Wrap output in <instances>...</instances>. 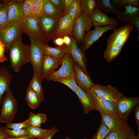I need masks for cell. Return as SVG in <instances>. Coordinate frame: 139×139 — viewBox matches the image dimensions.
<instances>
[{
	"instance_id": "6da1fadb",
	"label": "cell",
	"mask_w": 139,
	"mask_h": 139,
	"mask_svg": "<svg viewBox=\"0 0 139 139\" xmlns=\"http://www.w3.org/2000/svg\"><path fill=\"white\" fill-rule=\"evenodd\" d=\"M21 36L14 41L9 50L10 66L16 72H19L23 65L31 61L30 46L23 43Z\"/></svg>"
},
{
	"instance_id": "7a4b0ae2",
	"label": "cell",
	"mask_w": 139,
	"mask_h": 139,
	"mask_svg": "<svg viewBox=\"0 0 139 139\" xmlns=\"http://www.w3.org/2000/svg\"><path fill=\"white\" fill-rule=\"evenodd\" d=\"M5 94L0 104L1 111L0 122L6 124L13 120L17 111L18 103L10 89L6 91Z\"/></svg>"
},
{
	"instance_id": "3957f363",
	"label": "cell",
	"mask_w": 139,
	"mask_h": 139,
	"mask_svg": "<svg viewBox=\"0 0 139 139\" xmlns=\"http://www.w3.org/2000/svg\"><path fill=\"white\" fill-rule=\"evenodd\" d=\"M19 25L23 32L26 33L29 38L42 43L47 41L46 38L40 28L35 18L31 16L22 19Z\"/></svg>"
},
{
	"instance_id": "277c9868",
	"label": "cell",
	"mask_w": 139,
	"mask_h": 139,
	"mask_svg": "<svg viewBox=\"0 0 139 139\" xmlns=\"http://www.w3.org/2000/svg\"><path fill=\"white\" fill-rule=\"evenodd\" d=\"M74 61L71 55L66 53L62 58L61 66L58 70L55 71L46 78L48 81H55L61 78L74 77L73 70Z\"/></svg>"
},
{
	"instance_id": "5b68a950",
	"label": "cell",
	"mask_w": 139,
	"mask_h": 139,
	"mask_svg": "<svg viewBox=\"0 0 139 139\" xmlns=\"http://www.w3.org/2000/svg\"><path fill=\"white\" fill-rule=\"evenodd\" d=\"M139 102V97H129L124 95L117 102L116 109L117 115L128 124L129 115Z\"/></svg>"
},
{
	"instance_id": "8992f818",
	"label": "cell",
	"mask_w": 139,
	"mask_h": 139,
	"mask_svg": "<svg viewBox=\"0 0 139 139\" xmlns=\"http://www.w3.org/2000/svg\"><path fill=\"white\" fill-rule=\"evenodd\" d=\"M30 39L31 43L30 46V62L32 66L33 74L38 76L41 80V65L44 55L42 46V44L43 43L36 40L31 38H30Z\"/></svg>"
},
{
	"instance_id": "52a82bcc",
	"label": "cell",
	"mask_w": 139,
	"mask_h": 139,
	"mask_svg": "<svg viewBox=\"0 0 139 139\" xmlns=\"http://www.w3.org/2000/svg\"><path fill=\"white\" fill-rule=\"evenodd\" d=\"M23 32L19 24H14L0 30V41L5 46V51L9 50L13 43Z\"/></svg>"
},
{
	"instance_id": "ba28073f",
	"label": "cell",
	"mask_w": 139,
	"mask_h": 139,
	"mask_svg": "<svg viewBox=\"0 0 139 139\" xmlns=\"http://www.w3.org/2000/svg\"><path fill=\"white\" fill-rule=\"evenodd\" d=\"M133 28V25L127 24L114 30L108 39L107 46H114L122 48Z\"/></svg>"
},
{
	"instance_id": "9c48e42d",
	"label": "cell",
	"mask_w": 139,
	"mask_h": 139,
	"mask_svg": "<svg viewBox=\"0 0 139 139\" xmlns=\"http://www.w3.org/2000/svg\"><path fill=\"white\" fill-rule=\"evenodd\" d=\"M93 25L90 17L85 11H82L81 14L76 20L73 34L76 40L83 41L85 36V32L90 30Z\"/></svg>"
},
{
	"instance_id": "30bf717a",
	"label": "cell",
	"mask_w": 139,
	"mask_h": 139,
	"mask_svg": "<svg viewBox=\"0 0 139 139\" xmlns=\"http://www.w3.org/2000/svg\"><path fill=\"white\" fill-rule=\"evenodd\" d=\"M91 90L99 98L110 101L116 105L117 100L124 95L116 88L110 85L103 86L95 84Z\"/></svg>"
},
{
	"instance_id": "8fae6325",
	"label": "cell",
	"mask_w": 139,
	"mask_h": 139,
	"mask_svg": "<svg viewBox=\"0 0 139 139\" xmlns=\"http://www.w3.org/2000/svg\"><path fill=\"white\" fill-rule=\"evenodd\" d=\"M75 23L67 13L64 15L59 20L57 28L48 41L66 35L72 36Z\"/></svg>"
},
{
	"instance_id": "7c38bea8",
	"label": "cell",
	"mask_w": 139,
	"mask_h": 139,
	"mask_svg": "<svg viewBox=\"0 0 139 139\" xmlns=\"http://www.w3.org/2000/svg\"><path fill=\"white\" fill-rule=\"evenodd\" d=\"M72 41L70 44L64 47L66 53H69L74 61L81 67L86 74H88L87 71L86 58L84 53L80 49L78 46L75 38L71 36Z\"/></svg>"
},
{
	"instance_id": "4fadbf2b",
	"label": "cell",
	"mask_w": 139,
	"mask_h": 139,
	"mask_svg": "<svg viewBox=\"0 0 139 139\" xmlns=\"http://www.w3.org/2000/svg\"><path fill=\"white\" fill-rule=\"evenodd\" d=\"M117 27L110 25L105 26L96 27L94 29L87 31L83 40L82 49L84 51L88 49L106 31L110 30H115Z\"/></svg>"
},
{
	"instance_id": "5bb4252c",
	"label": "cell",
	"mask_w": 139,
	"mask_h": 139,
	"mask_svg": "<svg viewBox=\"0 0 139 139\" xmlns=\"http://www.w3.org/2000/svg\"><path fill=\"white\" fill-rule=\"evenodd\" d=\"M24 1H10L7 11V26L14 24H19L23 19L22 8Z\"/></svg>"
},
{
	"instance_id": "9a60e30c",
	"label": "cell",
	"mask_w": 139,
	"mask_h": 139,
	"mask_svg": "<svg viewBox=\"0 0 139 139\" xmlns=\"http://www.w3.org/2000/svg\"><path fill=\"white\" fill-rule=\"evenodd\" d=\"M73 70L74 77L77 85L89 93L91 88L95 84L92 82L88 74L85 73L79 65L74 61Z\"/></svg>"
},
{
	"instance_id": "2e32d148",
	"label": "cell",
	"mask_w": 139,
	"mask_h": 139,
	"mask_svg": "<svg viewBox=\"0 0 139 139\" xmlns=\"http://www.w3.org/2000/svg\"><path fill=\"white\" fill-rule=\"evenodd\" d=\"M104 124L108 128L109 133L117 129L129 127L119 117L117 114L100 113Z\"/></svg>"
},
{
	"instance_id": "e0dca14e",
	"label": "cell",
	"mask_w": 139,
	"mask_h": 139,
	"mask_svg": "<svg viewBox=\"0 0 139 139\" xmlns=\"http://www.w3.org/2000/svg\"><path fill=\"white\" fill-rule=\"evenodd\" d=\"M62 59H57L50 56L44 55L41 68V80H43L55 71L61 64Z\"/></svg>"
},
{
	"instance_id": "ac0fdd59",
	"label": "cell",
	"mask_w": 139,
	"mask_h": 139,
	"mask_svg": "<svg viewBox=\"0 0 139 139\" xmlns=\"http://www.w3.org/2000/svg\"><path fill=\"white\" fill-rule=\"evenodd\" d=\"M93 25L95 27L113 25L118 26V20L114 18H110L102 13L96 6L91 17Z\"/></svg>"
},
{
	"instance_id": "d6986e66",
	"label": "cell",
	"mask_w": 139,
	"mask_h": 139,
	"mask_svg": "<svg viewBox=\"0 0 139 139\" xmlns=\"http://www.w3.org/2000/svg\"><path fill=\"white\" fill-rule=\"evenodd\" d=\"M38 23L48 40L57 28L59 20L55 18L44 16H40L37 19Z\"/></svg>"
},
{
	"instance_id": "ffe728a7",
	"label": "cell",
	"mask_w": 139,
	"mask_h": 139,
	"mask_svg": "<svg viewBox=\"0 0 139 139\" xmlns=\"http://www.w3.org/2000/svg\"><path fill=\"white\" fill-rule=\"evenodd\" d=\"M89 93L92 98L96 110L100 113L116 114L115 104L110 101L99 98L91 90Z\"/></svg>"
},
{
	"instance_id": "44dd1931",
	"label": "cell",
	"mask_w": 139,
	"mask_h": 139,
	"mask_svg": "<svg viewBox=\"0 0 139 139\" xmlns=\"http://www.w3.org/2000/svg\"><path fill=\"white\" fill-rule=\"evenodd\" d=\"M124 12L119 10L115 14L118 20L124 23H128L133 25L135 22L134 18L138 16V6H134L130 5L125 6Z\"/></svg>"
},
{
	"instance_id": "7402d4cb",
	"label": "cell",
	"mask_w": 139,
	"mask_h": 139,
	"mask_svg": "<svg viewBox=\"0 0 139 139\" xmlns=\"http://www.w3.org/2000/svg\"><path fill=\"white\" fill-rule=\"evenodd\" d=\"M75 93L82 104L83 111L85 114H89L90 111L96 110L90 94L78 85Z\"/></svg>"
},
{
	"instance_id": "603a6c76",
	"label": "cell",
	"mask_w": 139,
	"mask_h": 139,
	"mask_svg": "<svg viewBox=\"0 0 139 139\" xmlns=\"http://www.w3.org/2000/svg\"><path fill=\"white\" fill-rule=\"evenodd\" d=\"M12 79V75L6 68L0 67V105L3 95L9 89Z\"/></svg>"
},
{
	"instance_id": "cb8c5ba5",
	"label": "cell",
	"mask_w": 139,
	"mask_h": 139,
	"mask_svg": "<svg viewBox=\"0 0 139 139\" xmlns=\"http://www.w3.org/2000/svg\"><path fill=\"white\" fill-rule=\"evenodd\" d=\"M64 15L55 8L50 0H46L43 5L41 16L52 17L59 20Z\"/></svg>"
},
{
	"instance_id": "d4e9b609",
	"label": "cell",
	"mask_w": 139,
	"mask_h": 139,
	"mask_svg": "<svg viewBox=\"0 0 139 139\" xmlns=\"http://www.w3.org/2000/svg\"><path fill=\"white\" fill-rule=\"evenodd\" d=\"M134 134V130L129 126L111 131L105 139H127L130 136Z\"/></svg>"
},
{
	"instance_id": "484cf974",
	"label": "cell",
	"mask_w": 139,
	"mask_h": 139,
	"mask_svg": "<svg viewBox=\"0 0 139 139\" xmlns=\"http://www.w3.org/2000/svg\"><path fill=\"white\" fill-rule=\"evenodd\" d=\"M44 54L57 59H61L66 53L64 45L56 47H51L45 42L42 43Z\"/></svg>"
},
{
	"instance_id": "4316f807",
	"label": "cell",
	"mask_w": 139,
	"mask_h": 139,
	"mask_svg": "<svg viewBox=\"0 0 139 139\" xmlns=\"http://www.w3.org/2000/svg\"><path fill=\"white\" fill-rule=\"evenodd\" d=\"M40 79L37 75L33 74V76L28 86L37 94L41 102L44 100V91Z\"/></svg>"
},
{
	"instance_id": "83f0119b",
	"label": "cell",
	"mask_w": 139,
	"mask_h": 139,
	"mask_svg": "<svg viewBox=\"0 0 139 139\" xmlns=\"http://www.w3.org/2000/svg\"><path fill=\"white\" fill-rule=\"evenodd\" d=\"M25 100L29 106L33 109L38 107L41 102L38 95L28 86L26 90Z\"/></svg>"
},
{
	"instance_id": "f1b7e54d",
	"label": "cell",
	"mask_w": 139,
	"mask_h": 139,
	"mask_svg": "<svg viewBox=\"0 0 139 139\" xmlns=\"http://www.w3.org/2000/svg\"><path fill=\"white\" fill-rule=\"evenodd\" d=\"M97 6L102 13L106 15L111 13L116 14L119 10L116 8L110 0H96Z\"/></svg>"
},
{
	"instance_id": "f546056e",
	"label": "cell",
	"mask_w": 139,
	"mask_h": 139,
	"mask_svg": "<svg viewBox=\"0 0 139 139\" xmlns=\"http://www.w3.org/2000/svg\"><path fill=\"white\" fill-rule=\"evenodd\" d=\"M82 11L80 0H74L67 13L73 21L75 22L80 15Z\"/></svg>"
},
{
	"instance_id": "4dcf8cb0",
	"label": "cell",
	"mask_w": 139,
	"mask_h": 139,
	"mask_svg": "<svg viewBox=\"0 0 139 139\" xmlns=\"http://www.w3.org/2000/svg\"><path fill=\"white\" fill-rule=\"evenodd\" d=\"M28 119L31 126L41 127V125L45 123L47 118L45 114L39 113L35 114L31 112L29 114Z\"/></svg>"
},
{
	"instance_id": "1f68e13d",
	"label": "cell",
	"mask_w": 139,
	"mask_h": 139,
	"mask_svg": "<svg viewBox=\"0 0 139 139\" xmlns=\"http://www.w3.org/2000/svg\"><path fill=\"white\" fill-rule=\"evenodd\" d=\"M122 48L115 46H107L104 54V57L108 62L112 61L118 55Z\"/></svg>"
},
{
	"instance_id": "d6a6232c",
	"label": "cell",
	"mask_w": 139,
	"mask_h": 139,
	"mask_svg": "<svg viewBox=\"0 0 139 139\" xmlns=\"http://www.w3.org/2000/svg\"><path fill=\"white\" fill-rule=\"evenodd\" d=\"M80 4L82 11L87 13L91 18L97 6L96 0H81Z\"/></svg>"
},
{
	"instance_id": "836d02e7",
	"label": "cell",
	"mask_w": 139,
	"mask_h": 139,
	"mask_svg": "<svg viewBox=\"0 0 139 139\" xmlns=\"http://www.w3.org/2000/svg\"><path fill=\"white\" fill-rule=\"evenodd\" d=\"M10 1L3 0L5 5L0 8V30L5 27L7 24L8 21L7 11Z\"/></svg>"
},
{
	"instance_id": "e575fe53",
	"label": "cell",
	"mask_w": 139,
	"mask_h": 139,
	"mask_svg": "<svg viewBox=\"0 0 139 139\" xmlns=\"http://www.w3.org/2000/svg\"><path fill=\"white\" fill-rule=\"evenodd\" d=\"M29 136L34 137L38 139L41 138L44 136L49 131V129L42 128L32 126H29L27 129Z\"/></svg>"
},
{
	"instance_id": "d590c367",
	"label": "cell",
	"mask_w": 139,
	"mask_h": 139,
	"mask_svg": "<svg viewBox=\"0 0 139 139\" xmlns=\"http://www.w3.org/2000/svg\"><path fill=\"white\" fill-rule=\"evenodd\" d=\"M46 0H33L32 15L37 20L40 16L44 4Z\"/></svg>"
},
{
	"instance_id": "8d00e7d4",
	"label": "cell",
	"mask_w": 139,
	"mask_h": 139,
	"mask_svg": "<svg viewBox=\"0 0 139 139\" xmlns=\"http://www.w3.org/2000/svg\"><path fill=\"white\" fill-rule=\"evenodd\" d=\"M112 5L116 8L119 9L121 7H124L126 5H130L138 6L139 5L138 0H110Z\"/></svg>"
},
{
	"instance_id": "74e56055",
	"label": "cell",
	"mask_w": 139,
	"mask_h": 139,
	"mask_svg": "<svg viewBox=\"0 0 139 139\" xmlns=\"http://www.w3.org/2000/svg\"><path fill=\"white\" fill-rule=\"evenodd\" d=\"M4 130L9 137L19 138L29 136L27 129H10L4 127Z\"/></svg>"
},
{
	"instance_id": "f35d334b",
	"label": "cell",
	"mask_w": 139,
	"mask_h": 139,
	"mask_svg": "<svg viewBox=\"0 0 139 139\" xmlns=\"http://www.w3.org/2000/svg\"><path fill=\"white\" fill-rule=\"evenodd\" d=\"M109 133L108 128L101 119L100 125L97 132L93 137L92 139H105Z\"/></svg>"
},
{
	"instance_id": "ab89813d",
	"label": "cell",
	"mask_w": 139,
	"mask_h": 139,
	"mask_svg": "<svg viewBox=\"0 0 139 139\" xmlns=\"http://www.w3.org/2000/svg\"><path fill=\"white\" fill-rule=\"evenodd\" d=\"M55 81L58 82L66 85L75 93L77 88V85L74 77L60 79L56 80Z\"/></svg>"
},
{
	"instance_id": "60d3db41",
	"label": "cell",
	"mask_w": 139,
	"mask_h": 139,
	"mask_svg": "<svg viewBox=\"0 0 139 139\" xmlns=\"http://www.w3.org/2000/svg\"><path fill=\"white\" fill-rule=\"evenodd\" d=\"M33 0H25L24 1L22 8L23 19L31 16L32 5Z\"/></svg>"
},
{
	"instance_id": "b9f144b4",
	"label": "cell",
	"mask_w": 139,
	"mask_h": 139,
	"mask_svg": "<svg viewBox=\"0 0 139 139\" xmlns=\"http://www.w3.org/2000/svg\"><path fill=\"white\" fill-rule=\"evenodd\" d=\"M30 125L29 119L21 123H13L10 122L6 124L5 127L11 129H27Z\"/></svg>"
},
{
	"instance_id": "7bdbcfd3",
	"label": "cell",
	"mask_w": 139,
	"mask_h": 139,
	"mask_svg": "<svg viewBox=\"0 0 139 139\" xmlns=\"http://www.w3.org/2000/svg\"><path fill=\"white\" fill-rule=\"evenodd\" d=\"M50 0L55 8L58 11L64 14V0Z\"/></svg>"
},
{
	"instance_id": "ee69618b",
	"label": "cell",
	"mask_w": 139,
	"mask_h": 139,
	"mask_svg": "<svg viewBox=\"0 0 139 139\" xmlns=\"http://www.w3.org/2000/svg\"><path fill=\"white\" fill-rule=\"evenodd\" d=\"M58 132V129L54 126L50 129L49 131L43 137L36 139H51L54 135Z\"/></svg>"
},
{
	"instance_id": "f6af8a7d",
	"label": "cell",
	"mask_w": 139,
	"mask_h": 139,
	"mask_svg": "<svg viewBox=\"0 0 139 139\" xmlns=\"http://www.w3.org/2000/svg\"><path fill=\"white\" fill-rule=\"evenodd\" d=\"M5 46L0 41V63L7 60L8 58L4 55Z\"/></svg>"
},
{
	"instance_id": "bcb514c9",
	"label": "cell",
	"mask_w": 139,
	"mask_h": 139,
	"mask_svg": "<svg viewBox=\"0 0 139 139\" xmlns=\"http://www.w3.org/2000/svg\"><path fill=\"white\" fill-rule=\"evenodd\" d=\"M134 112L135 119L138 126V130L139 131V104H138L134 109Z\"/></svg>"
},
{
	"instance_id": "7dc6e473",
	"label": "cell",
	"mask_w": 139,
	"mask_h": 139,
	"mask_svg": "<svg viewBox=\"0 0 139 139\" xmlns=\"http://www.w3.org/2000/svg\"><path fill=\"white\" fill-rule=\"evenodd\" d=\"M74 0H64V15L66 14L72 3Z\"/></svg>"
},
{
	"instance_id": "c3c4849f",
	"label": "cell",
	"mask_w": 139,
	"mask_h": 139,
	"mask_svg": "<svg viewBox=\"0 0 139 139\" xmlns=\"http://www.w3.org/2000/svg\"><path fill=\"white\" fill-rule=\"evenodd\" d=\"M53 42L58 47H61L64 45V41L63 37H59L54 40Z\"/></svg>"
},
{
	"instance_id": "681fc988",
	"label": "cell",
	"mask_w": 139,
	"mask_h": 139,
	"mask_svg": "<svg viewBox=\"0 0 139 139\" xmlns=\"http://www.w3.org/2000/svg\"><path fill=\"white\" fill-rule=\"evenodd\" d=\"M8 137L4 130V127H2L0 124V139H5Z\"/></svg>"
},
{
	"instance_id": "f907efd6",
	"label": "cell",
	"mask_w": 139,
	"mask_h": 139,
	"mask_svg": "<svg viewBox=\"0 0 139 139\" xmlns=\"http://www.w3.org/2000/svg\"><path fill=\"white\" fill-rule=\"evenodd\" d=\"M63 38L65 45L68 46L70 44L72 41L71 36L66 35Z\"/></svg>"
},
{
	"instance_id": "816d5d0a",
	"label": "cell",
	"mask_w": 139,
	"mask_h": 139,
	"mask_svg": "<svg viewBox=\"0 0 139 139\" xmlns=\"http://www.w3.org/2000/svg\"><path fill=\"white\" fill-rule=\"evenodd\" d=\"M35 138H36L34 137L29 136L19 138H13L8 137L5 138V139H34Z\"/></svg>"
},
{
	"instance_id": "f5cc1de1",
	"label": "cell",
	"mask_w": 139,
	"mask_h": 139,
	"mask_svg": "<svg viewBox=\"0 0 139 139\" xmlns=\"http://www.w3.org/2000/svg\"><path fill=\"white\" fill-rule=\"evenodd\" d=\"M127 139H139V131L137 135L134 134L130 136Z\"/></svg>"
},
{
	"instance_id": "db71d44e",
	"label": "cell",
	"mask_w": 139,
	"mask_h": 139,
	"mask_svg": "<svg viewBox=\"0 0 139 139\" xmlns=\"http://www.w3.org/2000/svg\"><path fill=\"white\" fill-rule=\"evenodd\" d=\"M5 5V3H3L0 4V8L4 6Z\"/></svg>"
},
{
	"instance_id": "11a10c76",
	"label": "cell",
	"mask_w": 139,
	"mask_h": 139,
	"mask_svg": "<svg viewBox=\"0 0 139 139\" xmlns=\"http://www.w3.org/2000/svg\"><path fill=\"white\" fill-rule=\"evenodd\" d=\"M65 139H70V138L69 136H67L65 137Z\"/></svg>"
},
{
	"instance_id": "9f6ffc18",
	"label": "cell",
	"mask_w": 139,
	"mask_h": 139,
	"mask_svg": "<svg viewBox=\"0 0 139 139\" xmlns=\"http://www.w3.org/2000/svg\"><path fill=\"white\" fill-rule=\"evenodd\" d=\"M82 139H88V138H86V137H85V138H84Z\"/></svg>"
}]
</instances>
